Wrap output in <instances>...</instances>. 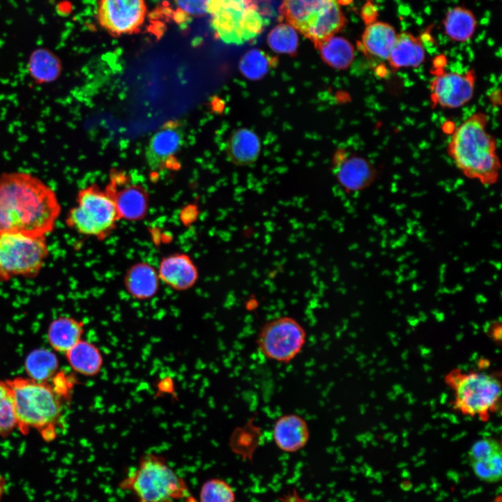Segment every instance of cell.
I'll list each match as a JSON object with an SVG mask.
<instances>
[{"label":"cell","instance_id":"1","mask_svg":"<svg viewBox=\"0 0 502 502\" xmlns=\"http://www.w3.org/2000/svg\"><path fill=\"white\" fill-rule=\"evenodd\" d=\"M61 208L55 192L37 176L23 172L0 174V234L46 236Z\"/></svg>","mask_w":502,"mask_h":502},{"label":"cell","instance_id":"2","mask_svg":"<svg viewBox=\"0 0 502 502\" xmlns=\"http://www.w3.org/2000/svg\"><path fill=\"white\" fill-rule=\"evenodd\" d=\"M486 114H473L453 130L447 147L457 168L484 185L496 183L501 169L496 139L488 132Z\"/></svg>","mask_w":502,"mask_h":502},{"label":"cell","instance_id":"3","mask_svg":"<svg viewBox=\"0 0 502 502\" xmlns=\"http://www.w3.org/2000/svg\"><path fill=\"white\" fill-rule=\"evenodd\" d=\"M6 381L13 393L17 428L24 435L34 429L45 441H53L61 419L64 397L50 381L40 382L29 377Z\"/></svg>","mask_w":502,"mask_h":502},{"label":"cell","instance_id":"4","mask_svg":"<svg viewBox=\"0 0 502 502\" xmlns=\"http://www.w3.org/2000/svg\"><path fill=\"white\" fill-rule=\"evenodd\" d=\"M132 494L136 502H176L192 496L185 480L161 456L153 453L142 457L119 483Z\"/></svg>","mask_w":502,"mask_h":502},{"label":"cell","instance_id":"5","mask_svg":"<svg viewBox=\"0 0 502 502\" xmlns=\"http://www.w3.org/2000/svg\"><path fill=\"white\" fill-rule=\"evenodd\" d=\"M452 408L460 414L487 422L501 407V383L496 373L460 368L446 374Z\"/></svg>","mask_w":502,"mask_h":502},{"label":"cell","instance_id":"6","mask_svg":"<svg viewBox=\"0 0 502 502\" xmlns=\"http://www.w3.org/2000/svg\"><path fill=\"white\" fill-rule=\"evenodd\" d=\"M280 12L289 24L316 47L340 31L346 22L337 0H283Z\"/></svg>","mask_w":502,"mask_h":502},{"label":"cell","instance_id":"7","mask_svg":"<svg viewBox=\"0 0 502 502\" xmlns=\"http://www.w3.org/2000/svg\"><path fill=\"white\" fill-rule=\"evenodd\" d=\"M208 13L216 37L228 44L255 38L268 23L254 0H210Z\"/></svg>","mask_w":502,"mask_h":502},{"label":"cell","instance_id":"8","mask_svg":"<svg viewBox=\"0 0 502 502\" xmlns=\"http://www.w3.org/2000/svg\"><path fill=\"white\" fill-rule=\"evenodd\" d=\"M119 220L111 197L93 184L78 192L76 205L68 211L66 224L81 235L102 240L112 234Z\"/></svg>","mask_w":502,"mask_h":502},{"label":"cell","instance_id":"9","mask_svg":"<svg viewBox=\"0 0 502 502\" xmlns=\"http://www.w3.org/2000/svg\"><path fill=\"white\" fill-rule=\"evenodd\" d=\"M48 254L45 236L21 232L0 234V281L36 276Z\"/></svg>","mask_w":502,"mask_h":502},{"label":"cell","instance_id":"10","mask_svg":"<svg viewBox=\"0 0 502 502\" xmlns=\"http://www.w3.org/2000/svg\"><path fill=\"white\" fill-rule=\"evenodd\" d=\"M306 342V332L294 318L279 317L266 322L257 337L258 350L270 360L287 363L303 350Z\"/></svg>","mask_w":502,"mask_h":502},{"label":"cell","instance_id":"11","mask_svg":"<svg viewBox=\"0 0 502 502\" xmlns=\"http://www.w3.org/2000/svg\"><path fill=\"white\" fill-rule=\"evenodd\" d=\"M105 190L112 199L120 220L135 222L146 215L149 207V194L128 173L113 169Z\"/></svg>","mask_w":502,"mask_h":502},{"label":"cell","instance_id":"12","mask_svg":"<svg viewBox=\"0 0 502 502\" xmlns=\"http://www.w3.org/2000/svg\"><path fill=\"white\" fill-rule=\"evenodd\" d=\"M476 81V74L473 69L459 73L438 68L429 85L432 106L448 109L464 106L473 96Z\"/></svg>","mask_w":502,"mask_h":502},{"label":"cell","instance_id":"13","mask_svg":"<svg viewBox=\"0 0 502 502\" xmlns=\"http://www.w3.org/2000/svg\"><path fill=\"white\" fill-rule=\"evenodd\" d=\"M97 20L109 33L115 36L138 31L146 15L144 0H98Z\"/></svg>","mask_w":502,"mask_h":502},{"label":"cell","instance_id":"14","mask_svg":"<svg viewBox=\"0 0 502 502\" xmlns=\"http://www.w3.org/2000/svg\"><path fill=\"white\" fill-rule=\"evenodd\" d=\"M184 128L178 120L164 123L151 137L145 158L151 170L159 172L178 169L177 155L184 142Z\"/></svg>","mask_w":502,"mask_h":502},{"label":"cell","instance_id":"15","mask_svg":"<svg viewBox=\"0 0 502 502\" xmlns=\"http://www.w3.org/2000/svg\"><path fill=\"white\" fill-rule=\"evenodd\" d=\"M333 169L337 181L348 192L366 189L374 181L377 174L370 162L346 149L336 151Z\"/></svg>","mask_w":502,"mask_h":502},{"label":"cell","instance_id":"16","mask_svg":"<svg viewBox=\"0 0 502 502\" xmlns=\"http://www.w3.org/2000/svg\"><path fill=\"white\" fill-rule=\"evenodd\" d=\"M468 460L479 480L488 483L501 480L502 447L498 439L485 436L476 441L469 450Z\"/></svg>","mask_w":502,"mask_h":502},{"label":"cell","instance_id":"17","mask_svg":"<svg viewBox=\"0 0 502 502\" xmlns=\"http://www.w3.org/2000/svg\"><path fill=\"white\" fill-rule=\"evenodd\" d=\"M157 271L160 281L176 291L191 289L199 278L198 268L194 261L182 252L163 257Z\"/></svg>","mask_w":502,"mask_h":502},{"label":"cell","instance_id":"18","mask_svg":"<svg viewBox=\"0 0 502 502\" xmlns=\"http://www.w3.org/2000/svg\"><path fill=\"white\" fill-rule=\"evenodd\" d=\"M275 444L282 451L296 452L308 443L310 433L306 420L298 414H284L275 421L272 429Z\"/></svg>","mask_w":502,"mask_h":502},{"label":"cell","instance_id":"19","mask_svg":"<svg viewBox=\"0 0 502 502\" xmlns=\"http://www.w3.org/2000/svg\"><path fill=\"white\" fill-rule=\"evenodd\" d=\"M157 269L146 261H138L130 266L123 277L128 294L137 300L145 301L154 297L160 287Z\"/></svg>","mask_w":502,"mask_h":502},{"label":"cell","instance_id":"20","mask_svg":"<svg viewBox=\"0 0 502 502\" xmlns=\"http://www.w3.org/2000/svg\"><path fill=\"white\" fill-rule=\"evenodd\" d=\"M425 59V52L421 40L415 36L402 32L397 34L388 62L393 70L405 68H416Z\"/></svg>","mask_w":502,"mask_h":502},{"label":"cell","instance_id":"21","mask_svg":"<svg viewBox=\"0 0 502 502\" xmlns=\"http://www.w3.org/2000/svg\"><path fill=\"white\" fill-rule=\"evenodd\" d=\"M397 34L393 26L374 22L367 24L363 31L361 47L366 55L381 60H388Z\"/></svg>","mask_w":502,"mask_h":502},{"label":"cell","instance_id":"22","mask_svg":"<svg viewBox=\"0 0 502 502\" xmlns=\"http://www.w3.org/2000/svg\"><path fill=\"white\" fill-rule=\"evenodd\" d=\"M84 332V323L68 316L53 320L47 330V340L52 348L66 353L82 340Z\"/></svg>","mask_w":502,"mask_h":502},{"label":"cell","instance_id":"23","mask_svg":"<svg viewBox=\"0 0 502 502\" xmlns=\"http://www.w3.org/2000/svg\"><path fill=\"white\" fill-rule=\"evenodd\" d=\"M66 356L73 370L87 376L98 374L103 365V357L99 349L86 340H81L66 353Z\"/></svg>","mask_w":502,"mask_h":502},{"label":"cell","instance_id":"24","mask_svg":"<svg viewBox=\"0 0 502 502\" xmlns=\"http://www.w3.org/2000/svg\"><path fill=\"white\" fill-rule=\"evenodd\" d=\"M226 151L229 159L235 164L248 165L257 160L260 151V142L253 132L241 128L231 135Z\"/></svg>","mask_w":502,"mask_h":502},{"label":"cell","instance_id":"25","mask_svg":"<svg viewBox=\"0 0 502 502\" xmlns=\"http://www.w3.org/2000/svg\"><path fill=\"white\" fill-rule=\"evenodd\" d=\"M62 66L60 59L50 50L38 49L29 59L28 72L37 84H47L59 77Z\"/></svg>","mask_w":502,"mask_h":502},{"label":"cell","instance_id":"26","mask_svg":"<svg viewBox=\"0 0 502 502\" xmlns=\"http://www.w3.org/2000/svg\"><path fill=\"white\" fill-rule=\"evenodd\" d=\"M443 23L446 34L451 40L457 42H466L470 40L477 26V21L473 13L461 6L450 9Z\"/></svg>","mask_w":502,"mask_h":502},{"label":"cell","instance_id":"27","mask_svg":"<svg viewBox=\"0 0 502 502\" xmlns=\"http://www.w3.org/2000/svg\"><path fill=\"white\" fill-rule=\"evenodd\" d=\"M56 354L44 348L31 351L26 357L24 369L29 378L40 382L50 381L58 372Z\"/></svg>","mask_w":502,"mask_h":502},{"label":"cell","instance_id":"28","mask_svg":"<svg viewBox=\"0 0 502 502\" xmlns=\"http://www.w3.org/2000/svg\"><path fill=\"white\" fill-rule=\"evenodd\" d=\"M319 49L323 60L330 66L337 69H346L354 58V50L347 39L332 36L319 43Z\"/></svg>","mask_w":502,"mask_h":502},{"label":"cell","instance_id":"29","mask_svg":"<svg viewBox=\"0 0 502 502\" xmlns=\"http://www.w3.org/2000/svg\"><path fill=\"white\" fill-rule=\"evenodd\" d=\"M268 43L276 52L293 54L298 47V38L295 29L289 24H280L268 33Z\"/></svg>","mask_w":502,"mask_h":502},{"label":"cell","instance_id":"30","mask_svg":"<svg viewBox=\"0 0 502 502\" xmlns=\"http://www.w3.org/2000/svg\"><path fill=\"white\" fill-rule=\"evenodd\" d=\"M236 493L225 480L213 478L206 480L201 485L199 502H235Z\"/></svg>","mask_w":502,"mask_h":502},{"label":"cell","instance_id":"31","mask_svg":"<svg viewBox=\"0 0 502 502\" xmlns=\"http://www.w3.org/2000/svg\"><path fill=\"white\" fill-rule=\"evenodd\" d=\"M15 428L17 420L12 390L6 380H0V436H7Z\"/></svg>","mask_w":502,"mask_h":502},{"label":"cell","instance_id":"32","mask_svg":"<svg viewBox=\"0 0 502 502\" xmlns=\"http://www.w3.org/2000/svg\"><path fill=\"white\" fill-rule=\"evenodd\" d=\"M270 59L266 54L259 50L248 51L240 62L241 72L249 78H259L268 70Z\"/></svg>","mask_w":502,"mask_h":502},{"label":"cell","instance_id":"33","mask_svg":"<svg viewBox=\"0 0 502 502\" xmlns=\"http://www.w3.org/2000/svg\"><path fill=\"white\" fill-rule=\"evenodd\" d=\"M178 15L183 18L201 17L208 13L210 0H174Z\"/></svg>","mask_w":502,"mask_h":502},{"label":"cell","instance_id":"34","mask_svg":"<svg viewBox=\"0 0 502 502\" xmlns=\"http://www.w3.org/2000/svg\"><path fill=\"white\" fill-rule=\"evenodd\" d=\"M360 15L365 24H370L375 22L378 10L372 3L367 1L361 8Z\"/></svg>","mask_w":502,"mask_h":502},{"label":"cell","instance_id":"35","mask_svg":"<svg viewBox=\"0 0 502 502\" xmlns=\"http://www.w3.org/2000/svg\"><path fill=\"white\" fill-rule=\"evenodd\" d=\"M487 332L491 337L495 340H500L501 333V324L499 321H492L487 325Z\"/></svg>","mask_w":502,"mask_h":502},{"label":"cell","instance_id":"36","mask_svg":"<svg viewBox=\"0 0 502 502\" xmlns=\"http://www.w3.org/2000/svg\"><path fill=\"white\" fill-rule=\"evenodd\" d=\"M56 10L59 14L61 15H66L68 14L70 10V6L68 5V3L67 1H61L57 6H56Z\"/></svg>","mask_w":502,"mask_h":502},{"label":"cell","instance_id":"37","mask_svg":"<svg viewBox=\"0 0 502 502\" xmlns=\"http://www.w3.org/2000/svg\"><path fill=\"white\" fill-rule=\"evenodd\" d=\"M491 502H502L501 495L496 496Z\"/></svg>","mask_w":502,"mask_h":502}]
</instances>
